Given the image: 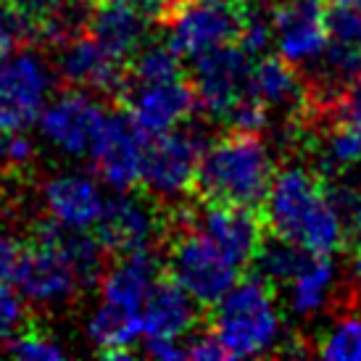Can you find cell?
<instances>
[{"mask_svg":"<svg viewBox=\"0 0 361 361\" xmlns=\"http://www.w3.org/2000/svg\"><path fill=\"white\" fill-rule=\"evenodd\" d=\"M259 211L269 235L298 243L309 253L332 256L345 245V221L327 195V182L303 166L277 171Z\"/></svg>","mask_w":361,"mask_h":361,"instance_id":"obj_1","label":"cell"},{"mask_svg":"<svg viewBox=\"0 0 361 361\" xmlns=\"http://www.w3.org/2000/svg\"><path fill=\"white\" fill-rule=\"evenodd\" d=\"M274 174L271 151L259 135L230 132L203 151L192 190L209 203L261 209Z\"/></svg>","mask_w":361,"mask_h":361,"instance_id":"obj_2","label":"cell"},{"mask_svg":"<svg viewBox=\"0 0 361 361\" xmlns=\"http://www.w3.org/2000/svg\"><path fill=\"white\" fill-rule=\"evenodd\" d=\"M209 330L227 351V359L274 351L282 343V317L274 303V288L256 274L238 280L214 303Z\"/></svg>","mask_w":361,"mask_h":361,"instance_id":"obj_3","label":"cell"},{"mask_svg":"<svg viewBox=\"0 0 361 361\" xmlns=\"http://www.w3.org/2000/svg\"><path fill=\"white\" fill-rule=\"evenodd\" d=\"M177 224L166 230L164 267L171 280H177L201 306H214L235 282L240 269L224 259L216 245L190 221V211L180 209Z\"/></svg>","mask_w":361,"mask_h":361,"instance_id":"obj_4","label":"cell"},{"mask_svg":"<svg viewBox=\"0 0 361 361\" xmlns=\"http://www.w3.org/2000/svg\"><path fill=\"white\" fill-rule=\"evenodd\" d=\"M61 227L63 224L56 219L37 221L24 243L21 261L13 274L21 295L40 306H63L74 298V293L82 290L69 259L59 245Z\"/></svg>","mask_w":361,"mask_h":361,"instance_id":"obj_5","label":"cell"},{"mask_svg":"<svg viewBox=\"0 0 361 361\" xmlns=\"http://www.w3.org/2000/svg\"><path fill=\"white\" fill-rule=\"evenodd\" d=\"M95 227V238L109 256L153 248L159 238H166L169 214L166 206L151 192L119 190L103 203Z\"/></svg>","mask_w":361,"mask_h":361,"instance_id":"obj_6","label":"cell"},{"mask_svg":"<svg viewBox=\"0 0 361 361\" xmlns=\"http://www.w3.org/2000/svg\"><path fill=\"white\" fill-rule=\"evenodd\" d=\"M203 148L206 142L201 130H188L182 124L151 137L142 159L140 188L161 203L190 192L195 188Z\"/></svg>","mask_w":361,"mask_h":361,"instance_id":"obj_7","label":"cell"},{"mask_svg":"<svg viewBox=\"0 0 361 361\" xmlns=\"http://www.w3.org/2000/svg\"><path fill=\"white\" fill-rule=\"evenodd\" d=\"M53 74L32 51L0 59V132H24L48 103Z\"/></svg>","mask_w":361,"mask_h":361,"instance_id":"obj_8","label":"cell"},{"mask_svg":"<svg viewBox=\"0 0 361 361\" xmlns=\"http://www.w3.org/2000/svg\"><path fill=\"white\" fill-rule=\"evenodd\" d=\"M148 140L151 137L132 121L127 111H106L103 127L90 151L98 177L114 190L137 188Z\"/></svg>","mask_w":361,"mask_h":361,"instance_id":"obj_9","label":"cell"},{"mask_svg":"<svg viewBox=\"0 0 361 361\" xmlns=\"http://www.w3.org/2000/svg\"><path fill=\"white\" fill-rule=\"evenodd\" d=\"M238 42H224L211 51L192 56L190 85L195 90L198 106L209 116L219 119L230 111V106L248 90L251 63Z\"/></svg>","mask_w":361,"mask_h":361,"instance_id":"obj_10","label":"cell"},{"mask_svg":"<svg viewBox=\"0 0 361 361\" xmlns=\"http://www.w3.org/2000/svg\"><path fill=\"white\" fill-rule=\"evenodd\" d=\"M103 119H106V111L101 103L87 90H77V87H69L56 101L45 103V109L37 116L42 137L69 159L90 156Z\"/></svg>","mask_w":361,"mask_h":361,"instance_id":"obj_11","label":"cell"},{"mask_svg":"<svg viewBox=\"0 0 361 361\" xmlns=\"http://www.w3.org/2000/svg\"><path fill=\"white\" fill-rule=\"evenodd\" d=\"M190 221L240 271L251 267L259 245L269 235L259 209L232 206V203L203 201L198 211L190 209Z\"/></svg>","mask_w":361,"mask_h":361,"instance_id":"obj_12","label":"cell"},{"mask_svg":"<svg viewBox=\"0 0 361 361\" xmlns=\"http://www.w3.org/2000/svg\"><path fill=\"white\" fill-rule=\"evenodd\" d=\"M119 103L148 137L180 127L198 106L190 80L177 77L166 82H127Z\"/></svg>","mask_w":361,"mask_h":361,"instance_id":"obj_13","label":"cell"},{"mask_svg":"<svg viewBox=\"0 0 361 361\" xmlns=\"http://www.w3.org/2000/svg\"><path fill=\"white\" fill-rule=\"evenodd\" d=\"M243 8L214 6V3H203V0H182L169 13V19L164 21L166 42L180 56H190V59L216 48V45L235 42L238 32H240Z\"/></svg>","mask_w":361,"mask_h":361,"instance_id":"obj_14","label":"cell"},{"mask_svg":"<svg viewBox=\"0 0 361 361\" xmlns=\"http://www.w3.org/2000/svg\"><path fill=\"white\" fill-rule=\"evenodd\" d=\"M61 53L56 59V71L69 87L87 92H101L119 101L127 87V61L109 53L92 35H77L59 45Z\"/></svg>","mask_w":361,"mask_h":361,"instance_id":"obj_15","label":"cell"},{"mask_svg":"<svg viewBox=\"0 0 361 361\" xmlns=\"http://www.w3.org/2000/svg\"><path fill=\"white\" fill-rule=\"evenodd\" d=\"M271 32L288 63L309 66L327 48V24L322 0H282L271 8Z\"/></svg>","mask_w":361,"mask_h":361,"instance_id":"obj_16","label":"cell"},{"mask_svg":"<svg viewBox=\"0 0 361 361\" xmlns=\"http://www.w3.org/2000/svg\"><path fill=\"white\" fill-rule=\"evenodd\" d=\"M166 271L164 259L153 248H140V251L119 253L114 256L101 277L103 301L119 303L127 309L140 311L148 293L159 277Z\"/></svg>","mask_w":361,"mask_h":361,"instance_id":"obj_17","label":"cell"},{"mask_svg":"<svg viewBox=\"0 0 361 361\" xmlns=\"http://www.w3.org/2000/svg\"><path fill=\"white\" fill-rule=\"evenodd\" d=\"M142 332L148 338H182L195 330L201 303L164 271L142 303Z\"/></svg>","mask_w":361,"mask_h":361,"instance_id":"obj_18","label":"cell"},{"mask_svg":"<svg viewBox=\"0 0 361 361\" xmlns=\"http://www.w3.org/2000/svg\"><path fill=\"white\" fill-rule=\"evenodd\" d=\"M42 201L51 219L69 230H87L92 227L103 211V195L98 182L90 174L69 171L56 174L42 185Z\"/></svg>","mask_w":361,"mask_h":361,"instance_id":"obj_19","label":"cell"},{"mask_svg":"<svg viewBox=\"0 0 361 361\" xmlns=\"http://www.w3.org/2000/svg\"><path fill=\"white\" fill-rule=\"evenodd\" d=\"M153 21L132 0H109L92 6L87 30L116 59L130 61L148 42Z\"/></svg>","mask_w":361,"mask_h":361,"instance_id":"obj_20","label":"cell"},{"mask_svg":"<svg viewBox=\"0 0 361 361\" xmlns=\"http://www.w3.org/2000/svg\"><path fill=\"white\" fill-rule=\"evenodd\" d=\"M248 92L259 98L267 109H288L303 114L306 87L298 80V71L282 56H261L259 63L251 66L248 74Z\"/></svg>","mask_w":361,"mask_h":361,"instance_id":"obj_21","label":"cell"},{"mask_svg":"<svg viewBox=\"0 0 361 361\" xmlns=\"http://www.w3.org/2000/svg\"><path fill=\"white\" fill-rule=\"evenodd\" d=\"M142 335V314L103 301L87 322V338L103 359H132V345Z\"/></svg>","mask_w":361,"mask_h":361,"instance_id":"obj_22","label":"cell"},{"mask_svg":"<svg viewBox=\"0 0 361 361\" xmlns=\"http://www.w3.org/2000/svg\"><path fill=\"white\" fill-rule=\"evenodd\" d=\"M335 282H338V269L330 256L311 253L303 269L288 282V309L301 319L317 317L332 301Z\"/></svg>","mask_w":361,"mask_h":361,"instance_id":"obj_23","label":"cell"},{"mask_svg":"<svg viewBox=\"0 0 361 361\" xmlns=\"http://www.w3.org/2000/svg\"><path fill=\"white\" fill-rule=\"evenodd\" d=\"M311 253L301 248L298 243H290L285 238H264L259 245V251L251 261V274H256L259 280H264L269 288L274 285H288V282L303 269V264L309 261Z\"/></svg>","mask_w":361,"mask_h":361,"instance_id":"obj_24","label":"cell"},{"mask_svg":"<svg viewBox=\"0 0 361 361\" xmlns=\"http://www.w3.org/2000/svg\"><path fill=\"white\" fill-rule=\"evenodd\" d=\"M130 82H166L185 77L182 74V56L169 42H145L140 51L127 61Z\"/></svg>","mask_w":361,"mask_h":361,"instance_id":"obj_25","label":"cell"},{"mask_svg":"<svg viewBox=\"0 0 361 361\" xmlns=\"http://www.w3.org/2000/svg\"><path fill=\"white\" fill-rule=\"evenodd\" d=\"M322 359L361 361V311L341 314L317 343Z\"/></svg>","mask_w":361,"mask_h":361,"instance_id":"obj_26","label":"cell"},{"mask_svg":"<svg viewBox=\"0 0 361 361\" xmlns=\"http://www.w3.org/2000/svg\"><path fill=\"white\" fill-rule=\"evenodd\" d=\"M324 24L332 42L361 48V0H330L324 6Z\"/></svg>","mask_w":361,"mask_h":361,"instance_id":"obj_27","label":"cell"},{"mask_svg":"<svg viewBox=\"0 0 361 361\" xmlns=\"http://www.w3.org/2000/svg\"><path fill=\"white\" fill-rule=\"evenodd\" d=\"M35 40V30L19 0H0V59Z\"/></svg>","mask_w":361,"mask_h":361,"instance_id":"obj_28","label":"cell"},{"mask_svg":"<svg viewBox=\"0 0 361 361\" xmlns=\"http://www.w3.org/2000/svg\"><path fill=\"white\" fill-rule=\"evenodd\" d=\"M11 356L27 361H56L63 359V348L53 341L51 335H45L35 324H24L8 343H6Z\"/></svg>","mask_w":361,"mask_h":361,"instance_id":"obj_29","label":"cell"},{"mask_svg":"<svg viewBox=\"0 0 361 361\" xmlns=\"http://www.w3.org/2000/svg\"><path fill=\"white\" fill-rule=\"evenodd\" d=\"M35 161V145L24 132H0V171L19 174Z\"/></svg>","mask_w":361,"mask_h":361,"instance_id":"obj_30","label":"cell"},{"mask_svg":"<svg viewBox=\"0 0 361 361\" xmlns=\"http://www.w3.org/2000/svg\"><path fill=\"white\" fill-rule=\"evenodd\" d=\"M24 317H27L24 298L8 282L0 280V343H8L24 327Z\"/></svg>","mask_w":361,"mask_h":361,"instance_id":"obj_31","label":"cell"},{"mask_svg":"<svg viewBox=\"0 0 361 361\" xmlns=\"http://www.w3.org/2000/svg\"><path fill=\"white\" fill-rule=\"evenodd\" d=\"M21 251H24V243L11 238L6 230H0V280H13L21 261Z\"/></svg>","mask_w":361,"mask_h":361,"instance_id":"obj_32","label":"cell"},{"mask_svg":"<svg viewBox=\"0 0 361 361\" xmlns=\"http://www.w3.org/2000/svg\"><path fill=\"white\" fill-rule=\"evenodd\" d=\"M188 359L219 361V359H227V351L221 348V343L216 341V335L209 330L206 335H198L192 343H188Z\"/></svg>","mask_w":361,"mask_h":361,"instance_id":"obj_33","label":"cell"},{"mask_svg":"<svg viewBox=\"0 0 361 361\" xmlns=\"http://www.w3.org/2000/svg\"><path fill=\"white\" fill-rule=\"evenodd\" d=\"M145 351H148L151 359H159V361L188 359V345H182L180 338H151Z\"/></svg>","mask_w":361,"mask_h":361,"instance_id":"obj_34","label":"cell"},{"mask_svg":"<svg viewBox=\"0 0 361 361\" xmlns=\"http://www.w3.org/2000/svg\"><path fill=\"white\" fill-rule=\"evenodd\" d=\"M345 214H348V221H351V230L356 232V235H361V190L353 192V201Z\"/></svg>","mask_w":361,"mask_h":361,"instance_id":"obj_35","label":"cell"},{"mask_svg":"<svg viewBox=\"0 0 361 361\" xmlns=\"http://www.w3.org/2000/svg\"><path fill=\"white\" fill-rule=\"evenodd\" d=\"M203 3H214V6H227V8H243L248 0H203Z\"/></svg>","mask_w":361,"mask_h":361,"instance_id":"obj_36","label":"cell"},{"mask_svg":"<svg viewBox=\"0 0 361 361\" xmlns=\"http://www.w3.org/2000/svg\"><path fill=\"white\" fill-rule=\"evenodd\" d=\"M353 280L361 285V248L356 251V259H353Z\"/></svg>","mask_w":361,"mask_h":361,"instance_id":"obj_37","label":"cell"},{"mask_svg":"<svg viewBox=\"0 0 361 361\" xmlns=\"http://www.w3.org/2000/svg\"><path fill=\"white\" fill-rule=\"evenodd\" d=\"M353 82H356V85H361V63H359V69H356V80H353Z\"/></svg>","mask_w":361,"mask_h":361,"instance_id":"obj_38","label":"cell"},{"mask_svg":"<svg viewBox=\"0 0 361 361\" xmlns=\"http://www.w3.org/2000/svg\"><path fill=\"white\" fill-rule=\"evenodd\" d=\"M92 3H95V6H98V3H109V0H92Z\"/></svg>","mask_w":361,"mask_h":361,"instance_id":"obj_39","label":"cell"}]
</instances>
